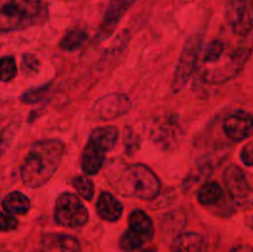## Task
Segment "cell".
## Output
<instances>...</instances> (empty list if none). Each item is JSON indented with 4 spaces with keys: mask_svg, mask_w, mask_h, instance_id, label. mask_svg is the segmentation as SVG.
<instances>
[{
    "mask_svg": "<svg viewBox=\"0 0 253 252\" xmlns=\"http://www.w3.org/2000/svg\"><path fill=\"white\" fill-rule=\"evenodd\" d=\"M115 189L127 197L141 200H152L161 190V183L152 169L145 165H126L114 175Z\"/></svg>",
    "mask_w": 253,
    "mask_h": 252,
    "instance_id": "obj_2",
    "label": "cell"
},
{
    "mask_svg": "<svg viewBox=\"0 0 253 252\" xmlns=\"http://www.w3.org/2000/svg\"><path fill=\"white\" fill-rule=\"evenodd\" d=\"M250 56L251 49L244 46L227 52L226 56L219 63L215 64L216 67L204 72V81L210 84H221L235 78L242 71Z\"/></svg>",
    "mask_w": 253,
    "mask_h": 252,
    "instance_id": "obj_4",
    "label": "cell"
},
{
    "mask_svg": "<svg viewBox=\"0 0 253 252\" xmlns=\"http://www.w3.org/2000/svg\"><path fill=\"white\" fill-rule=\"evenodd\" d=\"M208 241L199 232H183L173 242L174 252H207Z\"/></svg>",
    "mask_w": 253,
    "mask_h": 252,
    "instance_id": "obj_14",
    "label": "cell"
},
{
    "mask_svg": "<svg viewBox=\"0 0 253 252\" xmlns=\"http://www.w3.org/2000/svg\"><path fill=\"white\" fill-rule=\"evenodd\" d=\"M143 252H156L155 250H146V251H143Z\"/></svg>",
    "mask_w": 253,
    "mask_h": 252,
    "instance_id": "obj_32",
    "label": "cell"
},
{
    "mask_svg": "<svg viewBox=\"0 0 253 252\" xmlns=\"http://www.w3.org/2000/svg\"><path fill=\"white\" fill-rule=\"evenodd\" d=\"M2 208L11 215H25L30 210V200L21 192H11L2 200Z\"/></svg>",
    "mask_w": 253,
    "mask_h": 252,
    "instance_id": "obj_18",
    "label": "cell"
},
{
    "mask_svg": "<svg viewBox=\"0 0 253 252\" xmlns=\"http://www.w3.org/2000/svg\"><path fill=\"white\" fill-rule=\"evenodd\" d=\"M123 204L108 192H103L98 198L96 203V211L101 219L106 221L115 222L123 215Z\"/></svg>",
    "mask_w": 253,
    "mask_h": 252,
    "instance_id": "obj_13",
    "label": "cell"
},
{
    "mask_svg": "<svg viewBox=\"0 0 253 252\" xmlns=\"http://www.w3.org/2000/svg\"><path fill=\"white\" fill-rule=\"evenodd\" d=\"M15 130H16V124H10L7 127H5L4 130L0 132V156L2 155L5 148H6L7 146H9V143L11 142L12 137H14Z\"/></svg>",
    "mask_w": 253,
    "mask_h": 252,
    "instance_id": "obj_28",
    "label": "cell"
},
{
    "mask_svg": "<svg viewBox=\"0 0 253 252\" xmlns=\"http://www.w3.org/2000/svg\"><path fill=\"white\" fill-rule=\"evenodd\" d=\"M19 225L17 219L12 216L9 212H1L0 211V232H6L12 231L15 230Z\"/></svg>",
    "mask_w": 253,
    "mask_h": 252,
    "instance_id": "obj_27",
    "label": "cell"
},
{
    "mask_svg": "<svg viewBox=\"0 0 253 252\" xmlns=\"http://www.w3.org/2000/svg\"><path fill=\"white\" fill-rule=\"evenodd\" d=\"M86 39H88L86 31L82 29H72L66 32L59 44H61V48L64 49V51H76V49L81 48L85 43Z\"/></svg>",
    "mask_w": 253,
    "mask_h": 252,
    "instance_id": "obj_21",
    "label": "cell"
},
{
    "mask_svg": "<svg viewBox=\"0 0 253 252\" xmlns=\"http://www.w3.org/2000/svg\"><path fill=\"white\" fill-rule=\"evenodd\" d=\"M132 108V103L125 94L113 93L101 96L93 106V114L99 120H113L125 115Z\"/></svg>",
    "mask_w": 253,
    "mask_h": 252,
    "instance_id": "obj_8",
    "label": "cell"
},
{
    "mask_svg": "<svg viewBox=\"0 0 253 252\" xmlns=\"http://www.w3.org/2000/svg\"><path fill=\"white\" fill-rule=\"evenodd\" d=\"M37 67H39V61L32 54H25L22 58V68L25 72H36Z\"/></svg>",
    "mask_w": 253,
    "mask_h": 252,
    "instance_id": "obj_30",
    "label": "cell"
},
{
    "mask_svg": "<svg viewBox=\"0 0 253 252\" xmlns=\"http://www.w3.org/2000/svg\"><path fill=\"white\" fill-rule=\"evenodd\" d=\"M128 225H130V230L142 236L146 241L152 239L153 232H155L153 222L143 210H133L128 216Z\"/></svg>",
    "mask_w": 253,
    "mask_h": 252,
    "instance_id": "obj_17",
    "label": "cell"
},
{
    "mask_svg": "<svg viewBox=\"0 0 253 252\" xmlns=\"http://www.w3.org/2000/svg\"><path fill=\"white\" fill-rule=\"evenodd\" d=\"M224 131L235 142L246 140L253 133V116L246 111H234L224 120Z\"/></svg>",
    "mask_w": 253,
    "mask_h": 252,
    "instance_id": "obj_10",
    "label": "cell"
},
{
    "mask_svg": "<svg viewBox=\"0 0 253 252\" xmlns=\"http://www.w3.org/2000/svg\"><path fill=\"white\" fill-rule=\"evenodd\" d=\"M59 249L62 252H79L81 251V244L76 237L64 235L59 239Z\"/></svg>",
    "mask_w": 253,
    "mask_h": 252,
    "instance_id": "obj_26",
    "label": "cell"
},
{
    "mask_svg": "<svg viewBox=\"0 0 253 252\" xmlns=\"http://www.w3.org/2000/svg\"><path fill=\"white\" fill-rule=\"evenodd\" d=\"M119 138V130L115 126H101L91 131L89 142L103 152L113 150Z\"/></svg>",
    "mask_w": 253,
    "mask_h": 252,
    "instance_id": "obj_15",
    "label": "cell"
},
{
    "mask_svg": "<svg viewBox=\"0 0 253 252\" xmlns=\"http://www.w3.org/2000/svg\"><path fill=\"white\" fill-rule=\"evenodd\" d=\"M104 153L105 152L99 150L90 142L86 143L82 153V169L85 174L94 175L101 169L104 165Z\"/></svg>",
    "mask_w": 253,
    "mask_h": 252,
    "instance_id": "obj_16",
    "label": "cell"
},
{
    "mask_svg": "<svg viewBox=\"0 0 253 252\" xmlns=\"http://www.w3.org/2000/svg\"><path fill=\"white\" fill-rule=\"evenodd\" d=\"M151 137L158 147L168 148L177 143L180 137L179 124L174 116H166L162 121H158L151 131Z\"/></svg>",
    "mask_w": 253,
    "mask_h": 252,
    "instance_id": "obj_11",
    "label": "cell"
},
{
    "mask_svg": "<svg viewBox=\"0 0 253 252\" xmlns=\"http://www.w3.org/2000/svg\"><path fill=\"white\" fill-rule=\"evenodd\" d=\"M54 220L64 227H81L89 220L86 208L73 193H62L54 205Z\"/></svg>",
    "mask_w": 253,
    "mask_h": 252,
    "instance_id": "obj_5",
    "label": "cell"
},
{
    "mask_svg": "<svg viewBox=\"0 0 253 252\" xmlns=\"http://www.w3.org/2000/svg\"><path fill=\"white\" fill-rule=\"evenodd\" d=\"M66 147L56 138L35 143L21 165V179L27 187L39 188L46 184L62 162Z\"/></svg>",
    "mask_w": 253,
    "mask_h": 252,
    "instance_id": "obj_1",
    "label": "cell"
},
{
    "mask_svg": "<svg viewBox=\"0 0 253 252\" xmlns=\"http://www.w3.org/2000/svg\"><path fill=\"white\" fill-rule=\"evenodd\" d=\"M202 44L203 37L202 35L198 34L190 36L184 43L179 61H178L177 68H175L174 78H173L172 90L174 93L182 90L189 82L195 66L198 63V58H199L200 51H202Z\"/></svg>",
    "mask_w": 253,
    "mask_h": 252,
    "instance_id": "obj_6",
    "label": "cell"
},
{
    "mask_svg": "<svg viewBox=\"0 0 253 252\" xmlns=\"http://www.w3.org/2000/svg\"><path fill=\"white\" fill-rule=\"evenodd\" d=\"M222 178L226 190L235 204L245 209L253 208V188L247 180L245 172L239 166H229L225 169Z\"/></svg>",
    "mask_w": 253,
    "mask_h": 252,
    "instance_id": "obj_7",
    "label": "cell"
},
{
    "mask_svg": "<svg viewBox=\"0 0 253 252\" xmlns=\"http://www.w3.org/2000/svg\"><path fill=\"white\" fill-rule=\"evenodd\" d=\"M224 195L221 185L216 182H207L198 192V200L203 205H214Z\"/></svg>",
    "mask_w": 253,
    "mask_h": 252,
    "instance_id": "obj_20",
    "label": "cell"
},
{
    "mask_svg": "<svg viewBox=\"0 0 253 252\" xmlns=\"http://www.w3.org/2000/svg\"><path fill=\"white\" fill-rule=\"evenodd\" d=\"M17 66L12 56H4L0 58V82H10L16 77Z\"/></svg>",
    "mask_w": 253,
    "mask_h": 252,
    "instance_id": "obj_22",
    "label": "cell"
},
{
    "mask_svg": "<svg viewBox=\"0 0 253 252\" xmlns=\"http://www.w3.org/2000/svg\"><path fill=\"white\" fill-rule=\"evenodd\" d=\"M73 187L76 188L77 193L86 200H91L94 197V183L90 178L86 175H79L73 179Z\"/></svg>",
    "mask_w": 253,
    "mask_h": 252,
    "instance_id": "obj_23",
    "label": "cell"
},
{
    "mask_svg": "<svg viewBox=\"0 0 253 252\" xmlns=\"http://www.w3.org/2000/svg\"><path fill=\"white\" fill-rule=\"evenodd\" d=\"M136 0H110L104 14L103 22L100 25L99 36L101 39L110 36L124 15L133 5Z\"/></svg>",
    "mask_w": 253,
    "mask_h": 252,
    "instance_id": "obj_12",
    "label": "cell"
},
{
    "mask_svg": "<svg viewBox=\"0 0 253 252\" xmlns=\"http://www.w3.org/2000/svg\"><path fill=\"white\" fill-rule=\"evenodd\" d=\"M48 88H49V85L44 84V85L35 86V88L29 89V90H26L21 95V100L24 101V103H27V104L37 103V101H40L44 95H46Z\"/></svg>",
    "mask_w": 253,
    "mask_h": 252,
    "instance_id": "obj_25",
    "label": "cell"
},
{
    "mask_svg": "<svg viewBox=\"0 0 253 252\" xmlns=\"http://www.w3.org/2000/svg\"><path fill=\"white\" fill-rule=\"evenodd\" d=\"M146 242V240L142 236H140L138 234L133 232L132 230H128L125 234L121 236L120 240V247L126 252H132L135 250L140 249L143 244Z\"/></svg>",
    "mask_w": 253,
    "mask_h": 252,
    "instance_id": "obj_24",
    "label": "cell"
},
{
    "mask_svg": "<svg viewBox=\"0 0 253 252\" xmlns=\"http://www.w3.org/2000/svg\"><path fill=\"white\" fill-rule=\"evenodd\" d=\"M230 252H253V247L250 245H239L234 247Z\"/></svg>",
    "mask_w": 253,
    "mask_h": 252,
    "instance_id": "obj_31",
    "label": "cell"
},
{
    "mask_svg": "<svg viewBox=\"0 0 253 252\" xmlns=\"http://www.w3.org/2000/svg\"><path fill=\"white\" fill-rule=\"evenodd\" d=\"M226 44L225 42L220 41V40H214V41L209 42L205 46L204 51L202 54V61L205 64H215L219 63L225 56H226Z\"/></svg>",
    "mask_w": 253,
    "mask_h": 252,
    "instance_id": "obj_19",
    "label": "cell"
},
{
    "mask_svg": "<svg viewBox=\"0 0 253 252\" xmlns=\"http://www.w3.org/2000/svg\"><path fill=\"white\" fill-rule=\"evenodd\" d=\"M225 11L234 32H245L253 26V0H226Z\"/></svg>",
    "mask_w": 253,
    "mask_h": 252,
    "instance_id": "obj_9",
    "label": "cell"
},
{
    "mask_svg": "<svg viewBox=\"0 0 253 252\" xmlns=\"http://www.w3.org/2000/svg\"><path fill=\"white\" fill-rule=\"evenodd\" d=\"M43 14V0H0V32L34 26Z\"/></svg>",
    "mask_w": 253,
    "mask_h": 252,
    "instance_id": "obj_3",
    "label": "cell"
},
{
    "mask_svg": "<svg viewBox=\"0 0 253 252\" xmlns=\"http://www.w3.org/2000/svg\"><path fill=\"white\" fill-rule=\"evenodd\" d=\"M240 158H241L242 163L249 167H253V142L247 143L244 146L240 152Z\"/></svg>",
    "mask_w": 253,
    "mask_h": 252,
    "instance_id": "obj_29",
    "label": "cell"
}]
</instances>
